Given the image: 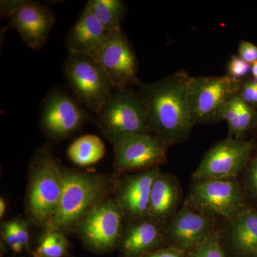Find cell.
Here are the masks:
<instances>
[{
    "label": "cell",
    "mask_w": 257,
    "mask_h": 257,
    "mask_svg": "<svg viewBox=\"0 0 257 257\" xmlns=\"http://www.w3.org/2000/svg\"><path fill=\"white\" fill-rule=\"evenodd\" d=\"M191 77L186 71L179 70L157 82H141L137 87L150 134L170 145L186 141L194 125L187 100Z\"/></svg>",
    "instance_id": "cell-1"
},
{
    "label": "cell",
    "mask_w": 257,
    "mask_h": 257,
    "mask_svg": "<svg viewBox=\"0 0 257 257\" xmlns=\"http://www.w3.org/2000/svg\"><path fill=\"white\" fill-rule=\"evenodd\" d=\"M62 196L48 228L64 232L74 229L89 209L106 199L112 179L99 174L62 169Z\"/></svg>",
    "instance_id": "cell-2"
},
{
    "label": "cell",
    "mask_w": 257,
    "mask_h": 257,
    "mask_svg": "<svg viewBox=\"0 0 257 257\" xmlns=\"http://www.w3.org/2000/svg\"><path fill=\"white\" fill-rule=\"evenodd\" d=\"M60 165L49 145L40 147L32 159L26 197V212L34 224L48 228L62 196Z\"/></svg>",
    "instance_id": "cell-3"
},
{
    "label": "cell",
    "mask_w": 257,
    "mask_h": 257,
    "mask_svg": "<svg viewBox=\"0 0 257 257\" xmlns=\"http://www.w3.org/2000/svg\"><path fill=\"white\" fill-rule=\"evenodd\" d=\"M133 89H115L95 114L96 124L113 146L131 135H151L146 111Z\"/></svg>",
    "instance_id": "cell-4"
},
{
    "label": "cell",
    "mask_w": 257,
    "mask_h": 257,
    "mask_svg": "<svg viewBox=\"0 0 257 257\" xmlns=\"http://www.w3.org/2000/svg\"><path fill=\"white\" fill-rule=\"evenodd\" d=\"M64 73L74 97L94 114L116 89L99 62L85 54L68 52Z\"/></svg>",
    "instance_id": "cell-5"
},
{
    "label": "cell",
    "mask_w": 257,
    "mask_h": 257,
    "mask_svg": "<svg viewBox=\"0 0 257 257\" xmlns=\"http://www.w3.org/2000/svg\"><path fill=\"white\" fill-rule=\"evenodd\" d=\"M124 216L116 199L106 198L89 209L74 229L88 249L96 253L109 252L119 246Z\"/></svg>",
    "instance_id": "cell-6"
},
{
    "label": "cell",
    "mask_w": 257,
    "mask_h": 257,
    "mask_svg": "<svg viewBox=\"0 0 257 257\" xmlns=\"http://www.w3.org/2000/svg\"><path fill=\"white\" fill-rule=\"evenodd\" d=\"M240 82L229 76L194 77L189 81L187 100L194 124L222 121L225 106L238 94Z\"/></svg>",
    "instance_id": "cell-7"
},
{
    "label": "cell",
    "mask_w": 257,
    "mask_h": 257,
    "mask_svg": "<svg viewBox=\"0 0 257 257\" xmlns=\"http://www.w3.org/2000/svg\"><path fill=\"white\" fill-rule=\"evenodd\" d=\"M87 109L73 95L55 89L42 101L40 126L54 142H60L77 133L89 119Z\"/></svg>",
    "instance_id": "cell-8"
},
{
    "label": "cell",
    "mask_w": 257,
    "mask_h": 257,
    "mask_svg": "<svg viewBox=\"0 0 257 257\" xmlns=\"http://www.w3.org/2000/svg\"><path fill=\"white\" fill-rule=\"evenodd\" d=\"M115 89L138 87V61L133 45L121 28L107 31L105 40L96 55Z\"/></svg>",
    "instance_id": "cell-9"
},
{
    "label": "cell",
    "mask_w": 257,
    "mask_h": 257,
    "mask_svg": "<svg viewBox=\"0 0 257 257\" xmlns=\"http://www.w3.org/2000/svg\"><path fill=\"white\" fill-rule=\"evenodd\" d=\"M254 148L252 140L228 138L211 147L203 157L193 178L207 179H231L241 172Z\"/></svg>",
    "instance_id": "cell-10"
},
{
    "label": "cell",
    "mask_w": 257,
    "mask_h": 257,
    "mask_svg": "<svg viewBox=\"0 0 257 257\" xmlns=\"http://www.w3.org/2000/svg\"><path fill=\"white\" fill-rule=\"evenodd\" d=\"M190 200L203 212L227 219H234L244 208L241 189L231 179L199 181L193 186Z\"/></svg>",
    "instance_id": "cell-11"
},
{
    "label": "cell",
    "mask_w": 257,
    "mask_h": 257,
    "mask_svg": "<svg viewBox=\"0 0 257 257\" xmlns=\"http://www.w3.org/2000/svg\"><path fill=\"white\" fill-rule=\"evenodd\" d=\"M170 145L152 135L126 137L114 145V166L118 172L157 168L167 158Z\"/></svg>",
    "instance_id": "cell-12"
},
{
    "label": "cell",
    "mask_w": 257,
    "mask_h": 257,
    "mask_svg": "<svg viewBox=\"0 0 257 257\" xmlns=\"http://www.w3.org/2000/svg\"><path fill=\"white\" fill-rule=\"evenodd\" d=\"M8 29H14L27 46L38 50L46 44L55 22L50 8L44 3L23 0L10 17Z\"/></svg>",
    "instance_id": "cell-13"
},
{
    "label": "cell",
    "mask_w": 257,
    "mask_h": 257,
    "mask_svg": "<svg viewBox=\"0 0 257 257\" xmlns=\"http://www.w3.org/2000/svg\"><path fill=\"white\" fill-rule=\"evenodd\" d=\"M160 173L157 167L128 176L120 182L116 199L124 216L135 220L148 216L152 185Z\"/></svg>",
    "instance_id": "cell-14"
},
{
    "label": "cell",
    "mask_w": 257,
    "mask_h": 257,
    "mask_svg": "<svg viewBox=\"0 0 257 257\" xmlns=\"http://www.w3.org/2000/svg\"><path fill=\"white\" fill-rule=\"evenodd\" d=\"M107 31L84 7L65 38L68 52L85 54L95 58L105 40Z\"/></svg>",
    "instance_id": "cell-15"
},
{
    "label": "cell",
    "mask_w": 257,
    "mask_h": 257,
    "mask_svg": "<svg viewBox=\"0 0 257 257\" xmlns=\"http://www.w3.org/2000/svg\"><path fill=\"white\" fill-rule=\"evenodd\" d=\"M212 229L211 219L183 207L172 219L170 233L178 247L185 251L204 241L210 236Z\"/></svg>",
    "instance_id": "cell-16"
},
{
    "label": "cell",
    "mask_w": 257,
    "mask_h": 257,
    "mask_svg": "<svg viewBox=\"0 0 257 257\" xmlns=\"http://www.w3.org/2000/svg\"><path fill=\"white\" fill-rule=\"evenodd\" d=\"M161 239L162 234L155 221L140 219L125 229L118 247L124 257H143L155 251Z\"/></svg>",
    "instance_id": "cell-17"
},
{
    "label": "cell",
    "mask_w": 257,
    "mask_h": 257,
    "mask_svg": "<svg viewBox=\"0 0 257 257\" xmlns=\"http://www.w3.org/2000/svg\"><path fill=\"white\" fill-rule=\"evenodd\" d=\"M178 189L170 177L159 174L152 185L148 216L162 221L172 214L177 205Z\"/></svg>",
    "instance_id": "cell-18"
},
{
    "label": "cell",
    "mask_w": 257,
    "mask_h": 257,
    "mask_svg": "<svg viewBox=\"0 0 257 257\" xmlns=\"http://www.w3.org/2000/svg\"><path fill=\"white\" fill-rule=\"evenodd\" d=\"M222 121L227 124L229 138L243 139L245 134L257 126V111L236 94L225 106Z\"/></svg>",
    "instance_id": "cell-19"
},
{
    "label": "cell",
    "mask_w": 257,
    "mask_h": 257,
    "mask_svg": "<svg viewBox=\"0 0 257 257\" xmlns=\"http://www.w3.org/2000/svg\"><path fill=\"white\" fill-rule=\"evenodd\" d=\"M231 239L243 254L257 255V212L244 211L232 219Z\"/></svg>",
    "instance_id": "cell-20"
},
{
    "label": "cell",
    "mask_w": 257,
    "mask_h": 257,
    "mask_svg": "<svg viewBox=\"0 0 257 257\" xmlns=\"http://www.w3.org/2000/svg\"><path fill=\"white\" fill-rule=\"evenodd\" d=\"M105 152V146L101 139L93 135L80 137L67 149L69 160L81 167L97 163L104 156Z\"/></svg>",
    "instance_id": "cell-21"
},
{
    "label": "cell",
    "mask_w": 257,
    "mask_h": 257,
    "mask_svg": "<svg viewBox=\"0 0 257 257\" xmlns=\"http://www.w3.org/2000/svg\"><path fill=\"white\" fill-rule=\"evenodd\" d=\"M86 6L106 31L121 28L127 10L121 0H90Z\"/></svg>",
    "instance_id": "cell-22"
},
{
    "label": "cell",
    "mask_w": 257,
    "mask_h": 257,
    "mask_svg": "<svg viewBox=\"0 0 257 257\" xmlns=\"http://www.w3.org/2000/svg\"><path fill=\"white\" fill-rule=\"evenodd\" d=\"M2 240L15 253L23 252L30 246V231L26 221L15 219L6 221L2 227Z\"/></svg>",
    "instance_id": "cell-23"
},
{
    "label": "cell",
    "mask_w": 257,
    "mask_h": 257,
    "mask_svg": "<svg viewBox=\"0 0 257 257\" xmlns=\"http://www.w3.org/2000/svg\"><path fill=\"white\" fill-rule=\"evenodd\" d=\"M69 244L63 232L47 228L40 240L34 257H65L68 254Z\"/></svg>",
    "instance_id": "cell-24"
},
{
    "label": "cell",
    "mask_w": 257,
    "mask_h": 257,
    "mask_svg": "<svg viewBox=\"0 0 257 257\" xmlns=\"http://www.w3.org/2000/svg\"><path fill=\"white\" fill-rule=\"evenodd\" d=\"M189 251L187 257H225L215 234H211L204 241Z\"/></svg>",
    "instance_id": "cell-25"
},
{
    "label": "cell",
    "mask_w": 257,
    "mask_h": 257,
    "mask_svg": "<svg viewBox=\"0 0 257 257\" xmlns=\"http://www.w3.org/2000/svg\"><path fill=\"white\" fill-rule=\"evenodd\" d=\"M251 64L242 60L239 55L231 56L227 65V74L229 77L241 82L251 77Z\"/></svg>",
    "instance_id": "cell-26"
},
{
    "label": "cell",
    "mask_w": 257,
    "mask_h": 257,
    "mask_svg": "<svg viewBox=\"0 0 257 257\" xmlns=\"http://www.w3.org/2000/svg\"><path fill=\"white\" fill-rule=\"evenodd\" d=\"M238 95L246 104L257 111V80L250 77L240 82Z\"/></svg>",
    "instance_id": "cell-27"
},
{
    "label": "cell",
    "mask_w": 257,
    "mask_h": 257,
    "mask_svg": "<svg viewBox=\"0 0 257 257\" xmlns=\"http://www.w3.org/2000/svg\"><path fill=\"white\" fill-rule=\"evenodd\" d=\"M238 55L247 63L253 64L257 62V47L251 42L241 41L238 49Z\"/></svg>",
    "instance_id": "cell-28"
},
{
    "label": "cell",
    "mask_w": 257,
    "mask_h": 257,
    "mask_svg": "<svg viewBox=\"0 0 257 257\" xmlns=\"http://www.w3.org/2000/svg\"><path fill=\"white\" fill-rule=\"evenodd\" d=\"M247 186L250 192L257 197V155L250 162L248 167Z\"/></svg>",
    "instance_id": "cell-29"
},
{
    "label": "cell",
    "mask_w": 257,
    "mask_h": 257,
    "mask_svg": "<svg viewBox=\"0 0 257 257\" xmlns=\"http://www.w3.org/2000/svg\"><path fill=\"white\" fill-rule=\"evenodd\" d=\"M143 257H185V252L179 247H169L155 250Z\"/></svg>",
    "instance_id": "cell-30"
},
{
    "label": "cell",
    "mask_w": 257,
    "mask_h": 257,
    "mask_svg": "<svg viewBox=\"0 0 257 257\" xmlns=\"http://www.w3.org/2000/svg\"><path fill=\"white\" fill-rule=\"evenodd\" d=\"M23 0H3L0 4V10H1V17H8L10 18L11 15L18 9L22 5Z\"/></svg>",
    "instance_id": "cell-31"
},
{
    "label": "cell",
    "mask_w": 257,
    "mask_h": 257,
    "mask_svg": "<svg viewBox=\"0 0 257 257\" xmlns=\"http://www.w3.org/2000/svg\"><path fill=\"white\" fill-rule=\"evenodd\" d=\"M7 205L5 199L3 197L0 199V217L3 218L5 216L6 211Z\"/></svg>",
    "instance_id": "cell-32"
},
{
    "label": "cell",
    "mask_w": 257,
    "mask_h": 257,
    "mask_svg": "<svg viewBox=\"0 0 257 257\" xmlns=\"http://www.w3.org/2000/svg\"><path fill=\"white\" fill-rule=\"evenodd\" d=\"M251 77L257 80V62L251 64Z\"/></svg>",
    "instance_id": "cell-33"
}]
</instances>
